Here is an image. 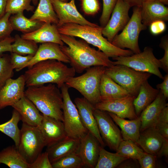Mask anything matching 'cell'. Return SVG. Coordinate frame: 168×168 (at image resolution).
Listing matches in <instances>:
<instances>
[{
    "instance_id": "cell-1",
    "label": "cell",
    "mask_w": 168,
    "mask_h": 168,
    "mask_svg": "<svg viewBox=\"0 0 168 168\" xmlns=\"http://www.w3.org/2000/svg\"><path fill=\"white\" fill-rule=\"evenodd\" d=\"M60 38L67 46H60L61 49L69 59L70 65L75 72L82 73L91 67L113 65L112 61L103 52L91 47L83 40H77L74 37L61 34Z\"/></svg>"
},
{
    "instance_id": "cell-2",
    "label": "cell",
    "mask_w": 168,
    "mask_h": 168,
    "mask_svg": "<svg viewBox=\"0 0 168 168\" xmlns=\"http://www.w3.org/2000/svg\"><path fill=\"white\" fill-rule=\"evenodd\" d=\"M28 68L24 74L27 87L51 83L60 88L76 72L72 67L55 59L41 61Z\"/></svg>"
},
{
    "instance_id": "cell-3",
    "label": "cell",
    "mask_w": 168,
    "mask_h": 168,
    "mask_svg": "<svg viewBox=\"0 0 168 168\" xmlns=\"http://www.w3.org/2000/svg\"><path fill=\"white\" fill-rule=\"evenodd\" d=\"M57 28L60 34L80 38L98 48L109 58L128 56L134 54L129 49H121L112 44L103 35V27L101 26L68 23Z\"/></svg>"
},
{
    "instance_id": "cell-4",
    "label": "cell",
    "mask_w": 168,
    "mask_h": 168,
    "mask_svg": "<svg viewBox=\"0 0 168 168\" xmlns=\"http://www.w3.org/2000/svg\"><path fill=\"white\" fill-rule=\"evenodd\" d=\"M59 88L55 84L51 83L29 86L25 91V96L42 114L63 122V100Z\"/></svg>"
},
{
    "instance_id": "cell-5",
    "label": "cell",
    "mask_w": 168,
    "mask_h": 168,
    "mask_svg": "<svg viewBox=\"0 0 168 168\" xmlns=\"http://www.w3.org/2000/svg\"><path fill=\"white\" fill-rule=\"evenodd\" d=\"M106 67L95 66L86 69L82 75L72 77L65 83L69 88L78 91L93 105L101 101L100 94V80Z\"/></svg>"
},
{
    "instance_id": "cell-6",
    "label": "cell",
    "mask_w": 168,
    "mask_h": 168,
    "mask_svg": "<svg viewBox=\"0 0 168 168\" xmlns=\"http://www.w3.org/2000/svg\"><path fill=\"white\" fill-rule=\"evenodd\" d=\"M105 74L124 88L129 95L136 97L142 84L148 80L152 75L122 65L106 67Z\"/></svg>"
},
{
    "instance_id": "cell-7",
    "label": "cell",
    "mask_w": 168,
    "mask_h": 168,
    "mask_svg": "<svg viewBox=\"0 0 168 168\" xmlns=\"http://www.w3.org/2000/svg\"><path fill=\"white\" fill-rule=\"evenodd\" d=\"M141 7H135L128 22L119 34L114 37L111 43L118 48H128L134 54L140 53L138 40L140 32L147 28L142 22Z\"/></svg>"
},
{
    "instance_id": "cell-8",
    "label": "cell",
    "mask_w": 168,
    "mask_h": 168,
    "mask_svg": "<svg viewBox=\"0 0 168 168\" xmlns=\"http://www.w3.org/2000/svg\"><path fill=\"white\" fill-rule=\"evenodd\" d=\"M153 49L146 47L142 52L128 56H119L112 58L113 65H122L136 71L154 74L163 79L164 77L159 70L161 63L154 56Z\"/></svg>"
},
{
    "instance_id": "cell-9",
    "label": "cell",
    "mask_w": 168,
    "mask_h": 168,
    "mask_svg": "<svg viewBox=\"0 0 168 168\" xmlns=\"http://www.w3.org/2000/svg\"><path fill=\"white\" fill-rule=\"evenodd\" d=\"M45 146L38 127L23 123L17 148L25 161L29 165L32 163Z\"/></svg>"
},
{
    "instance_id": "cell-10",
    "label": "cell",
    "mask_w": 168,
    "mask_h": 168,
    "mask_svg": "<svg viewBox=\"0 0 168 168\" xmlns=\"http://www.w3.org/2000/svg\"><path fill=\"white\" fill-rule=\"evenodd\" d=\"M69 88L65 83L60 88L63 100V123L67 136L80 139L88 131L83 125L78 110L71 99Z\"/></svg>"
},
{
    "instance_id": "cell-11",
    "label": "cell",
    "mask_w": 168,
    "mask_h": 168,
    "mask_svg": "<svg viewBox=\"0 0 168 168\" xmlns=\"http://www.w3.org/2000/svg\"><path fill=\"white\" fill-rule=\"evenodd\" d=\"M93 113L100 134L105 143L111 150L116 151L123 140L121 131L108 112L94 107Z\"/></svg>"
},
{
    "instance_id": "cell-12",
    "label": "cell",
    "mask_w": 168,
    "mask_h": 168,
    "mask_svg": "<svg viewBox=\"0 0 168 168\" xmlns=\"http://www.w3.org/2000/svg\"><path fill=\"white\" fill-rule=\"evenodd\" d=\"M131 7L124 0H118L107 23L103 28V35L111 43L119 31L122 30L130 18L128 15Z\"/></svg>"
},
{
    "instance_id": "cell-13",
    "label": "cell",
    "mask_w": 168,
    "mask_h": 168,
    "mask_svg": "<svg viewBox=\"0 0 168 168\" xmlns=\"http://www.w3.org/2000/svg\"><path fill=\"white\" fill-rule=\"evenodd\" d=\"M54 10L58 19L57 27L68 23L97 26L98 25L92 23L85 18L78 11L75 0L63 2L59 0H51Z\"/></svg>"
},
{
    "instance_id": "cell-14",
    "label": "cell",
    "mask_w": 168,
    "mask_h": 168,
    "mask_svg": "<svg viewBox=\"0 0 168 168\" xmlns=\"http://www.w3.org/2000/svg\"><path fill=\"white\" fill-rule=\"evenodd\" d=\"M136 97L129 95L115 99L101 101L94 106L95 109L112 113L121 118L133 119L138 117L133 104Z\"/></svg>"
},
{
    "instance_id": "cell-15",
    "label": "cell",
    "mask_w": 168,
    "mask_h": 168,
    "mask_svg": "<svg viewBox=\"0 0 168 168\" xmlns=\"http://www.w3.org/2000/svg\"><path fill=\"white\" fill-rule=\"evenodd\" d=\"M25 86L24 74L15 79H8L0 90V110L12 106L24 96Z\"/></svg>"
},
{
    "instance_id": "cell-16",
    "label": "cell",
    "mask_w": 168,
    "mask_h": 168,
    "mask_svg": "<svg viewBox=\"0 0 168 168\" xmlns=\"http://www.w3.org/2000/svg\"><path fill=\"white\" fill-rule=\"evenodd\" d=\"M42 115V119L38 128L45 146L48 147L61 140L67 136L62 121Z\"/></svg>"
},
{
    "instance_id": "cell-17",
    "label": "cell",
    "mask_w": 168,
    "mask_h": 168,
    "mask_svg": "<svg viewBox=\"0 0 168 168\" xmlns=\"http://www.w3.org/2000/svg\"><path fill=\"white\" fill-rule=\"evenodd\" d=\"M74 102L83 125L97 139L101 146L103 147L105 143L100 134L93 114L94 105L84 97L76 98Z\"/></svg>"
},
{
    "instance_id": "cell-18",
    "label": "cell",
    "mask_w": 168,
    "mask_h": 168,
    "mask_svg": "<svg viewBox=\"0 0 168 168\" xmlns=\"http://www.w3.org/2000/svg\"><path fill=\"white\" fill-rule=\"evenodd\" d=\"M100 146L97 139L89 131L80 139L78 153L82 160L84 167L95 168Z\"/></svg>"
},
{
    "instance_id": "cell-19",
    "label": "cell",
    "mask_w": 168,
    "mask_h": 168,
    "mask_svg": "<svg viewBox=\"0 0 168 168\" xmlns=\"http://www.w3.org/2000/svg\"><path fill=\"white\" fill-rule=\"evenodd\" d=\"M55 59L66 63H69V59L56 43L46 42L42 43L32 59L24 67L29 68L36 63L42 61Z\"/></svg>"
},
{
    "instance_id": "cell-20",
    "label": "cell",
    "mask_w": 168,
    "mask_h": 168,
    "mask_svg": "<svg viewBox=\"0 0 168 168\" xmlns=\"http://www.w3.org/2000/svg\"><path fill=\"white\" fill-rule=\"evenodd\" d=\"M140 7L142 22L147 27L156 20H168V8L161 2L145 0Z\"/></svg>"
},
{
    "instance_id": "cell-21",
    "label": "cell",
    "mask_w": 168,
    "mask_h": 168,
    "mask_svg": "<svg viewBox=\"0 0 168 168\" xmlns=\"http://www.w3.org/2000/svg\"><path fill=\"white\" fill-rule=\"evenodd\" d=\"M19 114L23 123L30 126L39 127L43 115L35 105L25 96L12 106Z\"/></svg>"
},
{
    "instance_id": "cell-22",
    "label": "cell",
    "mask_w": 168,
    "mask_h": 168,
    "mask_svg": "<svg viewBox=\"0 0 168 168\" xmlns=\"http://www.w3.org/2000/svg\"><path fill=\"white\" fill-rule=\"evenodd\" d=\"M60 35L56 25L44 23L37 30L29 33L23 34L21 36L24 39L31 40L37 43L52 42L62 46L64 43L61 39Z\"/></svg>"
},
{
    "instance_id": "cell-23",
    "label": "cell",
    "mask_w": 168,
    "mask_h": 168,
    "mask_svg": "<svg viewBox=\"0 0 168 168\" xmlns=\"http://www.w3.org/2000/svg\"><path fill=\"white\" fill-rule=\"evenodd\" d=\"M166 100L160 91L155 100L142 112L140 132L154 125L161 110L168 106Z\"/></svg>"
},
{
    "instance_id": "cell-24",
    "label": "cell",
    "mask_w": 168,
    "mask_h": 168,
    "mask_svg": "<svg viewBox=\"0 0 168 168\" xmlns=\"http://www.w3.org/2000/svg\"><path fill=\"white\" fill-rule=\"evenodd\" d=\"M80 139L68 136L48 147L46 152L52 163L59 159L73 153L78 152Z\"/></svg>"
},
{
    "instance_id": "cell-25",
    "label": "cell",
    "mask_w": 168,
    "mask_h": 168,
    "mask_svg": "<svg viewBox=\"0 0 168 168\" xmlns=\"http://www.w3.org/2000/svg\"><path fill=\"white\" fill-rule=\"evenodd\" d=\"M164 138L154 127H150L140 133L137 144L145 152L156 156Z\"/></svg>"
},
{
    "instance_id": "cell-26",
    "label": "cell",
    "mask_w": 168,
    "mask_h": 168,
    "mask_svg": "<svg viewBox=\"0 0 168 168\" xmlns=\"http://www.w3.org/2000/svg\"><path fill=\"white\" fill-rule=\"evenodd\" d=\"M109 114L121 129L123 140H130L137 144L140 133L141 119L140 116L137 118L126 120L110 112Z\"/></svg>"
},
{
    "instance_id": "cell-27",
    "label": "cell",
    "mask_w": 168,
    "mask_h": 168,
    "mask_svg": "<svg viewBox=\"0 0 168 168\" xmlns=\"http://www.w3.org/2000/svg\"><path fill=\"white\" fill-rule=\"evenodd\" d=\"M100 94L101 101L115 99L130 95L124 88L105 73L101 79Z\"/></svg>"
},
{
    "instance_id": "cell-28",
    "label": "cell",
    "mask_w": 168,
    "mask_h": 168,
    "mask_svg": "<svg viewBox=\"0 0 168 168\" xmlns=\"http://www.w3.org/2000/svg\"><path fill=\"white\" fill-rule=\"evenodd\" d=\"M160 90L153 87L147 80L140 86L138 93L133 101L136 113L138 116L156 99Z\"/></svg>"
},
{
    "instance_id": "cell-29",
    "label": "cell",
    "mask_w": 168,
    "mask_h": 168,
    "mask_svg": "<svg viewBox=\"0 0 168 168\" xmlns=\"http://www.w3.org/2000/svg\"><path fill=\"white\" fill-rule=\"evenodd\" d=\"M9 21L13 30L23 34L33 32L41 27L44 23L37 20H32L26 17L23 12L11 15Z\"/></svg>"
},
{
    "instance_id": "cell-30",
    "label": "cell",
    "mask_w": 168,
    "mask_h": 168,
    "mask_svg": "<svg viewBox=\"0 0 168 168\" xmlns=\"http://www.w3.org/2000/svg\"><path fill=\"white\" fill-rule=\"evenodd\" d=\"M38 4L36 9L30 19L57 25L58 19L51 0H39Z\"/></svg>"
},
{
    "instance_id": "cell-31",
    "label": "cell",
    "mask_w": 168,
    "mask_h": 168,
    "mask_svg": "<svg viewBox=\"0 0 168 168\" xmlns=\"http://www.w3.org/2000/svg\"><path fill=\"white\" fill-rule=\"evenodd\" d=\"M11 168H30L15 145L8 147L0 151V164Z\"/></svg>"
},
{
    "instance_id": "cell-32",
    "label": "cell",
    "mask_w": 168,
    "mask_h": 168,
    "mask_svg": "<svg viewBox=\"0 0 168 168\" xmlns=\"http://www.w3.org/2000/svg\"><path fill=\"white\" fill-rule=\"evenodd\" d=\"M21 120L18 113L14 109L11 118L8 121L0 124V132L11 138L14 141L17 148L19 143L20 130L18 124Z\"/></svg>"
},
{
    "instance_id": "cell-33",
    "label": "cell",
    "mask_w": 168,
    "mask_h": 168,
    "mask_svg": "<svg viewBox=\"0 0 168 168\" xmlns=\"http://www.w3.org/2000/svg\"><path fill=\"white\" fill-rule=\"evenodd\" d=\"M127 159L117 153L109 152L100 146L99 158L95 168H115Z\"/></svg>"
},
{
    "instance_id": "cell-34",
    "label": "cell",
    "mask_w": 168,
    "mask_h": 168,
    "mask_svg": "<svg viewBox=\"0 0 168 168\" xmlns=\"http://www.w3.org/2000/svg\"><path fill=\"white\" fill-rule=\"evenodd\" d=\"M12 44V52L21 55H26L34 56L38 48L37 43L31 40L25 39L18 35L14 37Z\"/></svg>"
},
{
    "instance_id": "cell-35",
    "label": "cell",
    "mask_w": 168,
    "mask_h": 168,
    "mask_svg": "<svg viewBox=\"0 0 168 168\" xmlns=\"http://www.w3.org/2000/svg\"><path fill=\"white\" fill-rule=\"evenodd\" d=\"M116 152L121 156L137 160L146 153L137 143L130 140H123L119 144Z\"/></svg>"
},
{
    "instance_id": "cell-36",
    "label": "cell",
    "mask_w": 168,
    "mask_h": 168,
    "mask_svg": "<svg viewBox=\"0 0 168 168\" xmlns=\"http://www.w3.org/2000/svg\"><path fill=\"white\" fill-rule=\"evenodd\" d=\"M53 168H81L84 167L82 160L78 152L63 156L51 163Z\"/></svg>"
},
{
    "instance_id": "cell-37",
    "label": "cell",
    "mask_w": 168,
    "mask_h": 168,
    "mask_svg": "<svg viewBox=\"0 0 168 168\" xmlns=\"http://www.w3.org/2000/svg\"><path fill=\"white\" fill-rule=\"evenodd\" d=\"M13 69L10 62V55L0 54V90L6 81L13 75Z\"/></svg>"
},
{
    "instance_id": "cell-38",
    "label": "cell",
    "mask_w": 168,
    "mask_h": 168,
    "mask_svg": "<svg viewBox=\"0 0 168 168\" xmlns=\"http://www.w3.org/2000/svg\"><path fill=\"white\" fill-rule=\"evenodd\" d=\"M32 0H8L6 8V13L14 15L24 10L33 12L34 6L30 4Z\"/></svg>"
},
{
    "instance_id": "cell-39",
    "label": "cell",
    "mask_w": 168,
    "mask_h": 168,
    "mask_svg": "<svg viewBox=\"0 0 168 168\" xmlns=\"http://www.w3.org/2000/svg\"><path fill=\"white\" fill-rule=\"evenodd\" d=\"M118 0H102L103 10L100 18V26L104 27L108 21Z\"/></svg>"
},
{
    "instance_id": "cell-40",
    "label": "cell",
    "mask_w": 168,
    "mask_h": 168,
    "mask_svg": "<svg viewBox=\"0 0 168 168\" xmlns=\"http://www.w3.org/2000/svg\"><path fill=\"white\" fill-rule=\"evenodd\" d=\"M33 56L31 55L24 56L11 52L10 55L11 63L13 69L19 72L24 68Z\"/></svg>"
},
{
    "instance_id": "cell-41",
    "label": "cell",
    "mask_w": 168,
    "mask_h": 168,
    "mask_svg": "<svg viewBox=\"0 0 168 168\" xmlns=\"http://www.w3.org/2000/svg\"><path fill=\"white\" fill-rule=\"evenodd\" d=\"M11 15L6 12L0 19V41L11 36V34L13 30L9 21Z\"/></svg>"
},
{
    "instance_id": "cell-42",
    "label": "cell",
    "mask_w": 168,
    "mask_h": 168,
    "mask_svg": "<svg viewBox=\"0 0 168 168\" xmlns=\"http://www.w3.org/2000/svg\"><path fill=\"white\" fill-rule=\"evenodd\" d=\"M82 9L84 13L88 15H94L100 9L98 0H82Z\"/></svg>"
},
{
    "instance_id": "cell-43",
    "label": "cell",
    "mask_w": 168,
    "mask_h": 168,
    "mask_svg": "<svg viewBox=\"0 0 168 168\" xmlns=\"http://www.w3.org/2000/svg\"><path fill=\"white\" fill-rule=\"evenodd\" d=\"M29 166L30 168H53L46 151L40 153Z\"/></svg>"
},
{
    "instance_id": "cell-44",
    "label": "cell",
    "mask_w": 168,
    "mask_h": 168,
    "mask_svg": "<svg viewBox=\"0 0 168 168\" xmlns=\"http://www.w3.org/2000/svg\"><path fill=\"white\" fill-rule=\"evenodd\" d=\"M160 47L164 50V54L163 57L159 59L161 63V68L166 73H168V39L167 36L164 37L161 40V43L159 45Z\"/></svg>"
},
{
    "instance_id": "cell-45",
    "label": "cell",
    "mask_w": 168,
    "mask_h": 168,
    "mask_svg": "<svg viewBox=\"0 0 168 168\" xmlns=\"http://www.w3.org/2000/svg\"><path fill=\"white\" fill-rule=\"evenodd\" d=\"M156 156L146 153L138 160L140 168H155L156 167Z\"/></svg>"
},
{
    "instance_id": "cell-46",
    "label": "cell",
    "mask_w": 168,
    "mask_h": 168,
    "mask_svg": "<svg viewBox=\"0 0 168 168\" xmlns=\"http://www.w3.org/2000/svg\"><path fill=\"white\" fill-rule=\"evenodd\" d=\"M151 33L156 35L164 32L166 29L165 21L160 20H156L152 22L149 26Z\"/></svg>"
},
{
    "instance_id": "cell-47",
    "label": "cell",
    "mask_w": 168,
    "mask_h": 168,
    "mask_svg": "<svg viewBox=\"0 0 168 168\" xmlns=\"http://www.w3.org/2000/svg\"><path fill=\"white\" fill-rule=\"evenodd\" d=\"M14 40V38L11 36L0 41V54L6 52H11L12 44Z\"/></svg>"
},
{
    "instance_id": "cell-48",
    "label": "cell",
    "mask_w": 168,
    "mask_h": 168,
    "mask_svg": "<svg viewBox=\"0 0 168 168\" xmlns=\"http://www.w3.org/2000/svg\"><path fill=\"white\" fill-rule=\"evenodd\" d=\"M152 127H154L164 138L168 139V123L157 122Z\"/></svg>"
},
{
    "instance_id": "cell-49",
    "label": "cell",
    "mask_w": 168,
    "mask_h": 168,
    "mask_svg": "<svg viewBox=\"0 0 168 168\" xmlns=\"http://www.w3.org/2000/svg\"><path fill=\"white\" fill-rule=\"evenodd\" d=\"M163 82L156 85V89L161 92L166 99L168 98V74L164 77Z\"/></svg>"
},
{
    "instance_id": "cell-50",
    "label": "cell",
    "mask_w": 168,
    "mask_h": 168,
    "mask_svg": "<svg viewBox=\"0 0 168 168\" xmlns=\"http://www.w3.org/2000/svg\"><path fill=\"white\" fill-rule=\"evenodd\" d=\"M137 160H138L128 158L121 163L117 167H119V168L138 167L139 164L138 162L137 163Z\"/></svg>"
},
{
    "instance_id": "cell-51",
    "label": "cell",
    "mask_w": 168,
    "mask_h": 168,
    "mask_svg": "<svg viewBox=\"0 0 168 168\" xmlns=\"http://www.w3.org/2000/svg\"><path fill=\"white\" fill-rule=\"evenodd\" d=\"M158 157L163 156L168 157V139L164 138L161 146L156 155Z\"/></svg>"
},
{
    "instance_id": "cell-52",
    "label": "cell",
    "mask_w": 168,
    "mask_h": 168,
    "mask_svg": "<svg viewBox=\"0 0 168 168\" xmlns=\"http://www.w3.org/2000/svg\"><path fill=\"white\" fill-rule=\"evenodd\" d=\"M157 122H162L168 123V106H166L160 112L155 124Z\"/></svg>"
},
{
    "instance_id": "cell-53",
    "label": "cell",
    "mask_w": 168,
    "mask_h": 168,
    "mask_svg": "<svg viewBox=\"0 0 168 168\" xmlns=\"http://www.w3.org/2000/svg\"><path fill=\"white\" fill-rule=\"evenodd\" d=\"M8 0H0V19L6 13V8Z\"/></svg>"
},
{
    "instance_id": "cell-54",
    "label": "cell",
    "mask_w": 168,
    "mask_h": 168,
    "mask_svg": "<svg viewBox=\"0 0 168 168\" xmlns=\"http://www.w3.org/2000/svg\"><path fill=\"white\" fill-rule=\"evenodd\" d=\"M145 0H124L130 6L141 7L142 3Z\"/></svg>"
},
{
    "instance_id": "cell-55",
    "label": "cell",
    "mask_w": 168,
    "mask_h": 168,
    "mask_svg": "<svg viewBox=\"0 0 168 168\" xmlns=\"http://www.w3.org/2000/svg\"><path fill=\"white\" fill-rule=\"evenodd\" d=\"M156 1L162 3L165 5H167L168 4V0H148Z\"/></svg>"
},
{
    "instance_id": "cell-56",
    "label": "cell",
    "mask_w": 168,
    "mask_h": 168,
    "mask_svg": "<svg viewBox=\"0 0 168 168\" xmlns=\"http://www.w3.org/2000/svg\"><path fill=\"white\" fill-rule=\"evenodd\" d=\"M38 1L39 0H32V2L35 6H36L38 4Z\"/></svg>"
},
{
    "instance_id": "cell-57",
    "label": "cell",
    "mask_w": 168,
    "mask_h": 168,
    "mask_svg": "<svg viewBox=\"0 0 168 168\" xmlns=\"http://www.w3.org/2000/svg\"><path fill=\"white\" fill-rule=\"evenodd\" d=\"M60 0L62 2H68V0Z\"/></svg>"
}]
</instances>
